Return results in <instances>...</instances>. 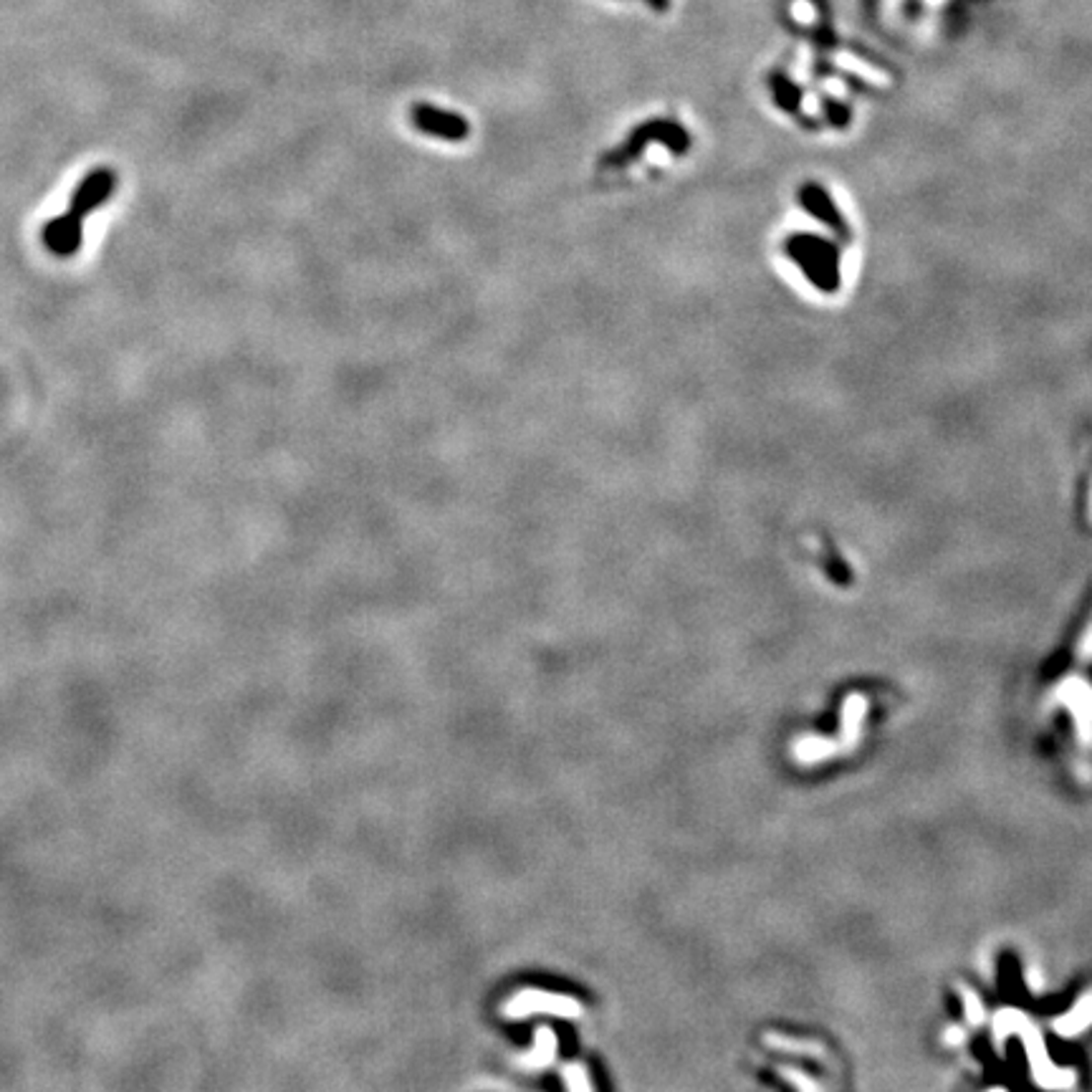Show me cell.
Masks as SVG:
<instances>
[{
	"label": "cell",
	"instance_id": "1",
	"mask_svg": "<svg viewBox=\"0 0 1092 1092\" xmlns=\"http://www.w3.org/2000/svg\"><path fill=\"white\" fill-rule=\"evenodd\" d=\"M116 187V175L109 168L92 170L87 178L76 185L71 195L69 210L58 218H51L43 226V243L58 258H69L81 249L84 241V220L99 210L111 197Z\"/></svg>",
	"mask_w": 1092,
	"mask_h": 1092
},
{
	"label": "cell",
	"instance_id": "2",
	"mask_svg": "<svg viewBox=\"0 0 1092 1092\" xmlns=\"http://www.w3.org/2000/svg\"><path fill=\"white\" fill-rule=\"evenodd\" d=\"M501 1017L506 1019H529V1017H556L577 1022L584 1017V1006L574 996L556 994V991H544V988H519L514 996L501 1004Z\"/></svg>",
	"mask_w": 1092,
	"mask_h": 1092
},
{
	"label": "cell",
	"instance_id": "3",
	"mask_svg": "<svg viewBox=\"0 0 1092 1092\" xmlns=\"http://www.w3.org/2000/svg\"><path fill=\"white\" fill-rule=\"evenodd\" d=\"M650 139H660V142H665V145L673 147L676 152H683L688 147L686 132H683L678 124H673V121L658 119V121H650V124H642V127H637L622 147H618V150H613V152H607V155L600 160V168L602 170H613V168H624V165H630V160H635L637 152H640L642 147L650 142Z\"/></svg>",
	"mask_w": 1092,
	"mask_h": 1092
},
{
	"label": "cell",
	"instance_id": "4",
	"mask_svg": "<svg viewBox=\"0 0 1092 1092\" xmlns=\"http://www.w3.org/2000/svg\"><path fill=\"white\" fill-rule=\"evenodd\" d=\"M410 121L420 134L445 139V142H463L471 134V124L466 116L456 114V111L438 109V107L425 105V102L412 107Z\"/></svg>",
	"mask_w": 1092,
	"mask_h": 1092
},
{
	"label": "cell",
	"instance_id": "5",
	"mask_svg": "<svg viewBox=\"0 0 1092 1092\" xmlns=\"http://www.w3.org/2000/svg\"><path fill=\"white\" fill-rule=\"evenodd\" d=\"M556 1047H559V1045H556L554 1029L546 1027V1024H542V1027L537 1029V1037H534L532 1050L521 1052V1055L514 1059V1062L519 1064L521 1069H544V1067H549V1064L556 1059Z\"/></svg>",
	"mask_w": 1092,
	"mask_h": 1092
},
{
	"label": "cell",
	"instance_id": "6",
	"mask_svg": "<svg viewBox=\"0 0 1092 1092\" xmlns=\"http://www.w3.org/2000/svg\"><path fill=\"white\" fill-rule=\"evenodd\" d=\"M561 1082L566 1085V1090H572V1092L592 1090L590 1069L584 1067V1064H579V1062H572V1064H566V1067H561Z\"/></svg>",
	"mask_w": 1092,
	"mask_h": 1092
}]
</instances>
